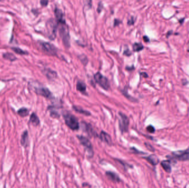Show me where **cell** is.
<instances>
[{"mask_svg": "<svg viewBox=\"0 0 189 188\" xmlns=\"http://www.w3.org/2000/svg\"><path fill=\"white\" fill-rule=\"evenodd\" d=\"M94 80L104 90H107L110 88V83L107 78L100 72L96 73L94 76Z\"/></svg>", "mask_w": 189, "mask_h": 188, "instance_id": "cell-7", "label": "cell"}, {"mask_svg": "<svg viewBox=\"0 0 189 188\" xmlns=\"http://www.w3.org/2000/svg\"><path fill=\"white\" fill-rule=\"evenodd\" d=\"M120 119L119 120V126L122 133H126L128 130L129 120L127 116L122 113H119Z\"/></svg>", "mask_w": 189, "mask_h": 188, "instance_id": "cell-6", "label": "cell"}, {"mask_svg": "<svg viewBox=\"0 0 189 188\" xmlns=\"http://www.w3.org/2000/svg\"><path fill=\"white\" fill-rule=\"evenodd\" d=\"M60 37L62 39L63 42L65 47L67 48L70 47V34H69V28L66 24V23H58Z\"/></svg>", "mask_w": 189, "mask_h": 188, "instance_id": "cell-1", "label": "cell"}, {"mask_svg": "<svg viewBox=\"0 0 189 188\" xmlns=\"http://www.w3.org/2000/svg\"><path fill=\"white\" fill-rule=\"evenodd\" d=\"M131 150L132 151V152H133V153H134V154H143V152H140V151H139L138 150H137L135 147H132L131 149Z\"/></svg>", "mask_w": 189, "mask_h": 188, "instance_id": "cell-29", "label": "cell"}, {"mask_svg": "<svg viewBox=\"0 0 189 188\" xmlns=\"http://www.w3.org/2000/svg\"><path fill=\"white\" fill-rule=\"evenodd\" d=\"M82 127L84 130L85 131L88 135L90 137H98V135L97 133L96 132V131L94 130V128L92 127V126L90 124H87L85 122H83L82 123Z\"/></svg>", "mask_w": 189, "mask_h": 188, "instance_id": "cell-8", "label": "cell"}, {"mask_svg": "<svg viewBox=\"0 0 189 188\" xmlns=\"http://www.w3.org/2000/svg\"><path fill=\"white\" fill-rule=\"evenodd\" d=\"M3 57L5 59L11 61H13L14 60H17L16 57L13 54H11V53H8V52L4 53V54H3Z\"/></svg>", "mask_w": 189, "mask_h": 188, "instance_id": "cell-22", "label": "cell"}, {"mask_svg": "<svg viewBox=\"0 0 189 188\" xmlns=\"http://www.w3.org/2000/svg\"><path fill=\"white\" fill-rule=\"evenodd\" d=\"M134 20H133V17H132V18H131V20H129L128 22V24H129V25H132V24H133V23H134Z\"/></svg>", "mask_w": 189, "mask_h": 188, "instance_id": "cell-33", "label": "cell"}, {"mask_svg": "<svg viewBox=\"0 0 189 188\" xmlns=\"http://www.w3.org/2000/svg\"><path fill=\"white\" fill-rule=\"evenodd\" d=\"M73 109L75 110V111L78 112L79 113L84 114L85 116H89L91 115V113L89 111L84 110L82 108H80V107H77V106H73Z\"/></svg>", "mask_w": 189, "mask_h": 188, "instance_id": "cell-21", "label": "cell"}, {"mask_svg": "<svg viewBox=\"0 0 189 188\" xmlns=\"http://www.w3.org/2000/svg\"><path fill=\"white\" fill-rule=\"evenodd\" d=\"M99 137H100V138L101 141L107 144L108 145H112V138L110 136V135L109 134H108L107 133L102 131L100 133Z\"/></svg>", "mask_w": 189, "mask_h": 188, "instance_id": "cell-11", "label": "cell"}, {"mask_svg": "<svg viewBox=\"0 0 189 188\" xmlns=\"http://www.w3.org/2000/svg\"><path fill=\"white\" fill-rule=\"evenodd\" d=\"M35 92L36 93L46 98H50L52 96V93L47 88L44 87H39V88H35Z\"/></svg>", "mask_w": 189, "mask_h": 188, "instance_id": "cell-9", "label": "cell"}, {"mask_svg": "<svg viewBox=\"0 0 189 188\" xmlns=\"http://www.w3.org/2000/svg\"><path fill=\"white\" fill-rule=\"evenodd\" d=\"M43 73L45 75V76L48 78H50V79L55 78L57 76V73L56 72L50 69L45 68L44 70H43Z\"/></svg>", "mask_w": 189, "mask_h": 188, "instance_id": "cell-15", "label": "cell"}, {"mask_svg": "<svg viewBox=\"0 0 189 188\" xmlns=\"http://www.w3.org/2000/svg\"><path fill=\"white\" fill-rule=\"evenodd\" d=\"M18 114L22 117H25L29 115L30 111L29 110L26 108H22L19 109L17 111Z\"/></svg>", "mask_w": 189, "mask_h": 188, "instance_id": "cell-20", "label": "cell"}, {"mask_svg": "<svg viewBox=\"0 0 189 188\" xmlns=\"http://www.w3.org/2000/svg\"><path fill=\"white\" fill-rule=\"evenodd\" d=\"M102 8H103V6H102V3L101 2H100V4H99V6H98V9H97V11H98V12L100 13L101 11V10L102 9Z\"/></svg>", "mask_w": 189, "mask_h": 188, "instance_id": "cell-30", "label": "cell"}, {"mask_svg": "<svg viewBox=\"0 0 189 188\" xmlns=\"http://www.w3.org/2000/svg\"><path fill=\"white\" fill-rule=\"evenodd\" d=\"M40 4H42V6H46L48 4V1H40Z\"/></svg>", "mask_w": 189, "mask_h": 188, "instance_id": "cell-31", "label": "cell"}, {"mask_svg": "<svg viewBox=\"0 0 189 188\" xmlns=\"http://www.w3.org/2000/svg\"><path fill=\"white\" fill-rule=\"evenodd\" d=\"M188 46H189V47H188V51H189V44H188Z\"/></svg>", "mask_w": 189, "mask_h": 188, "instance_id": "cell-35", "label": "cell"}, {"mask_svg": "<svg viewBox=\"0 0 189 188\" xmlns=\"http://www.w3.org/2000/svg\"><path fill=\"white\" fill-rule=\"evenodd\" d=\"M55 14L56 17V19L58 20V23H64L65 21L64 18V14L61 10L59 9L56 8L55 9Z\"/></svg>", "mask_w": 189, "mask_h": 188, "instance_id": "cell-14", "label": "cell"}, {"mask_svg": "<svg viewBox=\"0 0 189 188\" xmlns=\"http://www.w3.org/2000/svg\"><path fill=\"white\" fill-rule=\"evenodd\" d=\"M76 89L82 94H86V85L84 82L81 81L77 82Z\"/></svg>", "mask_w": 189, "mask_h": 188, "instance_id": "cell-16", "label": "cell"}, {"mask_svg": "<svg viewBox=\"0 0 189 188\" xmlns=\"http://www.w3.org/2000/svg\"><path fill=\"white\" fill-rule=\"evenodd\" d=\"M38 44L41 49L44 52L50 55H56L57 52V49L53 44L48 42L39 41Z\"/></svg>", "mask_w": 189, "mask_h": 188, "instance_id": "cell-3", "label": "cell"}, {"mask_svg": "<svg viewBox=\"0 0 189 188\" xmlns=\"http://www.w3.org/2000/svg\"><path fill=\"white\" fill-rule=\"evenodd\" d=\"M175 157L180 161L189 160V152L187 151H179L173 153Z\"/></svg>", "mask_w": 189, "mask_h": 188, "instance_id": "cell-10", "label": "cell"}, {"mask_svg": "<svg viewBox=\"0 0 189 188\" xmlns=\"http://www.w3.org/2000/svg\"><path fill=\"white\" fill-rule=\"evenodd\" d=\"M145 146H146L147 149H148L149 151H152V152H154V148H153V147L151 145L149 144H148V143H146H146H145Z\"/></svg>", "mask_w": 189, "mask_h": 188, "instance_id": "cell-28", "label": "cell"}, {"mask_svg": "<svg viewBox=\"0 0 189 188\" xmlns=\"http://www.w3.org/2000/svg\"><path fill=\"white\" fill-rule=\"evenodd\" d=\"M161 165L163 168L168 173L171 172L172 168L170 166V162L169 161H163L161 162Z\"/></svg>", "mask_w": 189, "mask_h": 188, "instance_id": "cell-19", "label": "cell"}, {"mask_svg": "<svg viewBox=\"0 0 189 188\" xmlns=\"http://www.w3.org/2000/svg\"><path fill=\"white\" fill-rule=\"evenodd\" d=\"M30 122L35 126H37L39 125L40 123V120L39 119L38 116H37L35 113H32V115L30 116Z\"/></svg>", "mask_w": 189, "mask_h": 188, "instance_id": "cell-18", "label": "cell"}, {"mask_svg": "<svg viewBox=\"0 0 189 188\" xmlns=\"http://www.w3.org/2000/svg\"><path fill=\"white\" fill-rule=\"evenodd\" d=\"M21 144L25 148H27L29 145V136L27 130L25 131L22 135Z\"/></svg>", "mask_w": 189, "mask_h": 188, "instance_id": "cell-12", "label": "cell"}, {"mask_svg": "<svg viewBox=\"0 0 189 188\" xmlns=\"http://www.w3.org/2000/svg\"><path fill=\"white\" fill-rule=\"evenodd\" d=\"M124 54H126V55L129 56L130 55H131V51H129V50H126L124 52Z\"/></svg>", "mask_w": 189, "mask_h": 188, "instance_id": "cell-32", "label": "cell"}, {"mask_svg": "<svg viewBox=\"0 0 189 188\" xmlns=\"http://www.w3.org/2000/svg\"><path fill=\"white\" fill-rule=\"evenodd\" d=\"M106 175L107 176V177L109 179L111 180L113 182L118 183V182H120V177L117 175V174H116L114 172L108 171L106 173Z\"/></svg>", "mask_w": 189, "mask_h": 188, "instance_id": "cell-13", "label": "cell"}, {"mask_svg": "<svg viewBox=\"0 0 189 188\" xmlns=\"http://www.w3.org/2000/svg\"><path fill=\"white\" fill-rule=\"evenodd\" d=\"M50 116L53 118H59L60 117V115L57 111L52 109H50Z\"/></svg>", "mask_w": 189, "mask_h": 188, "instance_id": "cell-26", "label": "cell"}, {"mask_svg": "<svg viewBox=\"0 0 189 188\" xmlns=\"http://www.w3.org/2000/svg\"><path fill=\"white\" fill-rule=\"evenodd\" d=\"M58 27V22L53 19H50L48 21L47 27L48 31L49 38L54 39L56 37V33Z\"/></svg>", "mask_w": 189, "mask_h": 188, "instance_id": "cell-4", "label": "cell"}, {"mask_svg": "<svg viewBox=\"0 0 189 188\" xmlns=\"http://www.w3.org/2000/svg\"><path fill=\"white\" fill-rule=\"evenodd\" d=\"M79 59H80V60H81L82 62L83 63V64L86 65L87 64V62H88L87 57L84 54H82L81 55L79 56Z\"/></svg>", "mask_w": 189, "mask_h": 188, "instance_id": "cell-25", "label": "cell"}, {"mask_svg": "<svg viewBox=\"0 0 189 188\" xmlns=\"http://www.w3.org/2000/svg\"><path fill=\"white\" fill-rule=\"evenodd\" d=\"M65 122L69 128L73 130H77L79 128V123L75 116L72 115L69 112L63 113Z\"/></svg>", "mask_w": 189, "mask_h": 188, "instance_id": "cell-2", "label": "cell"}, {"mask_svg": "<svg viewBox=\"0 0 189 188\" xmlns=\"http://www.w3.org/2000/svg\"><path fill=\"white\" fill-rule=\"evenodd\" d=\"M146 130L150 133H154L155 128L153 126L151 125H149L147 128H146Z\"/></svg>", "mask_w": 189, "mask_h": 188, "instance_id": "cell-27", "label": "cell"}, {"mask_svg": "<svg viewBox=\"0 0 189 188\" xmlns=\"http://www.w3.org/2000/svg\"><path fill=\"white\" fill-rule=\"evenodd\" d=\"M12 50L14 51L16 53H17V54H19V55H26V54H27L26 51L22 50V49H21L19 48V47H12Z\"/></svg>", "mask_w": 189, "mask_h": 188, "instance_id": "cell-24", "label": "cell"}, {"mask_svg": "<svg viewBox=\"0 0 189 188\" xmlns=\"http://www.w3.org/2000/svg\"><path fill=\"white\" fill-rule=\"evenodd\" d=\"M145 158L148 162L150 163L153 166H155L159 163V159L157 157V156L154 154L150 155L149 156Z\"/></svg>", "mask_w": 189, "mask_h": 188, "instance_id": "cell-17", "label": "cell"}, {"mask_svg": "<svg viewBox=\"0 0 189 188\" xmlns=\"http://www.w3.org/2000/svg\"><path fill=\"white\" fill-rule=\"evenodd\" d=\"M77 137L81 144L86 149V151L87 152L89 155L92 157L94 155V151L92 145L90 140L87 138H86V137L82 135L77 136Z\"/></svg>", "mask_w": 189, "mask_h": 188, "instance_id": "cell-5", "label": "cell"}, {"mask_svg": "<svg viewBox=\"0 0 189 188\" xmlns=\"http://www.w3.org/2000/svg\"><path fill=\"white\" fill-rule=\"evenodd\" d=\"M144 47L141 43H136L133 44V50L134 51H139L143 49Z\"/></svg>", "mask_w": 189, "mask_h": 188, "instance_id": "cell-23", "label": "cell"}, {"mask_svg": "<svg viewBox=\"0 0 189 188\" xmlns=\"http://www.w3.org/2000/svg\"><path fill=\"white\" fill-rule=\"evenodd\" d=\"M143 40H144V41L145 42H148L149 41V39L148 38V37H146V36L143 37Z\"/></svg>", "mask_w": 189, "mask_h": 188, "instance_id": "cell-34", "label": "cell"}]
</instances>
